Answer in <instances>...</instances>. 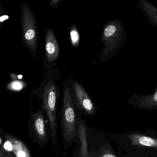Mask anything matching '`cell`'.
Instances as JSON below:
<instances>
[{"label": "cell", "mask_w": 157, "mask_h": 157, "mask_svg": "<svg viewBox=\"0 0 157 157\" xmlns=\"http://www.w3.org/2000/svg\"><path fill=\"white\" fill-rule=\"evenodd\" d=\"M77 130L79 134V137L81 140L82 146H81V155L83 157L88 156L87 145L86 126L83 119L80 116H78L77 118Z\"/></svg>", "instance_id": "8fae6325"}, {"label": "cell", "mask_w": 157, "mask_h": 157, "mask_svg": "<svg viewBox=\"0 0 157 157\" xmlns=\"http://www.w3.org/2000/svg\"><path fill=\"white\" fill-rule=\"evenodd\" d=\"M132 146L157 148V139L140 134L130 133L127 135Z\"/></svg>", "instance_id": "30bf717a"}, {"label": "cell", "mask_w": 157, "mask_h": 157, "mask_svg": "<svg viewBox=\"0 0 157 157\" xmlns=\"http://www.w3.org/2000/svg\"><path fill=\"white\" fill-rule=\"evenodd\" d=\"M70 38L71 44L73 47L74 48L78 49L80 42V35L75 25H71L70 29Z\"/></svg>", "instance_id": "7c38bea8"}, {"label": "cell", "mask_w": 157, "mask_h": 157, "mask_svg": "<svg viewBox=\"0 0 157 157\" xmlns=\"http://www.w3.org/2000/svg\"><path fill=\"white\" fill-rule=\"evenodd\" d=\"M100 42L103 44L99 61L110 60L124 47L127 40V31L121 20L112 19L102 27Z\"/></svg>", "instance_id": "7a4b0ae2"}, {"label": "cell", "mask_w": 157, "mask_h": 157, "mask_svg": "<svg viewBox=\"0 0 157 157\" xmlns=\"http://www.w3.org/2000/svg\"><path fill=\"white\" fill-rule=\"evenodd\" d=\"M13 146V151L17 157H30L27 149L21 142H16Z\"/></svg>", "instance_id": "4fadbf2b"}, {"label": "cell", "mask_w": 157, "mask_h": 157, "mask_svg": "<svg viewBox=\"0 0 157 157\" xmlns=\"http://www.w3.org/2000/svg\"><path fill=\"white\" fill-rule=\"evenodd\" d=\"M20 8L23 42L31 57L35 59L38 50L37 23L34 13L27 2L22 3Z\"/></svg>", "instance_id": "277c9868"}, {"label": "cell", "mask_w": 157, "mask_h": 157, "mask_svg": "<svg viewBox=\"0 0 157 157\" xmlns=\"http://www.w3.org/2000/svg\"><path fill=\"white\" fill-rule=\"evenodd\" d=\"M137 6L150 25L157 28V7L147 0H137Z\"/></svg>", "instance_id": "9c48e42d"}, {"label": "cell", "mask_w": 157, "mask_h": 157, "mask_svg": "<svg viewBox=\"0 0 157 157\" xmlns=\"http://www.w3.org/2000/svg\"><path fill=\"white\" fill-rule=\"evenodd\" d=\"M61 73L58 68L47 70L38 86L32 90L31 96H37L45 112L49 126L51 135L56 143L57 110L61 90Z\"/></svg>", "instance_id": "6da1fadb"}, {"label": "cell", "mask_w": 157, "mask_h": 157, "mask_svg": "<svg viewBox=\"0 0 157 157\" xmlns=\"http://www.w3.org/2000/svg\"><path fill=\"white\" fill-rule=\"evenodd\" d=\"M26 83L19 80H14L7 84L6 90L9 91H18L26 88Z\"/></svg>", "instance_id": "5bb4252c"}, {"label": "cell", "mask_w": 157, "mask_h": 157, "mask_svg": "<svg viewBox=\"0 0 157 157\" xmlns=\"http://www.w3.org/2000/svg\"><path fill=\"white\" fill-rule=\"evenodd\" d=\"M0 140H1V142H0V144H2V138H1V139H0Z\"/></svg>", "instance_id": "ffe728a7"}, {"label": "cell", "mask_w": 157, "mask_h": 157, "mask_svg": "<svg viewBox=\"0 0 157 157\" xmlns=\"http://www.w3.org/2000/svg\"><path fill=\"white\" fill-rule=\"evenodd\" d=\"M13 147H14L13 145L10 142H8V141L5 142L4 144V148L6 150H7V151H13Z\"/></svg>", "instance_id": "9a60e30c"}, {"label": "cell", "mask_w": 157, "mask_h": 157, "mask_svg": "<svg viewBox=\"0 0 157 157\" xmlns=\"http://www.w3.org/2000/svg\"><path fill=\"white\" fill-rule=\"evenodd\" d=\"M101 157H117L115 156L114 155L111 154H106L103 155Z\"/></svg>", "instance_id": "ac0fdd59"}, {"label": "cell", "mask_w": 157, "mask_h": 157, "mask_svg": "<svg viewBox=\"0 0 157 157\" xmlns=\"http://www.w3.org/2000/svg\"><path fill=\"white\" fill-rule=\"evenodd\" d=\"M45 115H46L45 112L41 108L39 109L36 112H33L30 109L29 124L36 135V136L42 143H44L47 139Z\"/></svg>", "instance_id": "ba28073f"}, {"label": "cell", "mask_w": 157, "mask_h": 157, "mask_svg": "<svg viewBox=\"0 0 157 157\" xmlns=\"http://www.w3.org/2000/svg\"><path fill=\"white\" fill-rule=\"evenodd\" d=\"M70 88L77 112L92 116L97 112L96 106L83 85L75 78L70 77L66 79Z\"/></svg>", "instance_id": "5b68a950"}, {"label": "cell", "mask_w": 157, "mask_h": 157, "mask_svg": "<svg viewBox=\"0 0 157 157\" xmlns=\"http://www.w3.org/2000/svg\"><path fill=\"white\" fill-rule=\"evenodd\" d=\"M64 136L67 143L74 137L77 130V112L67 80L63 84V101L60 112Z\"/></svg>", "instance_id": "3957f363"}, {"label": "cell", "mask_w": 157, "mask_h": 157, "mask_svg": "<svg viewBox=\"0 0 157 157\" xmlns=\"http://www.w3.org/2000/svg\"><path fill=\"white\" fill-rule=\"evenodd\" d=\"M10 77L11 78H12L13 80H16V79H19V78H21L23 76L21 75H17L14 74L12 72L10 73Z\"/></svg>", "instance_id": "2e32d148"}, {"label": "cell", "mask_w": 157, "mask_h": 157, "mask_svg": "<svg viewBox=\"0 0 157 157\" xmlns=\"http://www.w3.org/2000/svg\"><path fill=\"white\" fill-rule=\"evenodd\" d=\"M8 16L7 15L3 16L1 17V22H2L4 20H6V19H8Z\"/></svg>", "instance_id": "d6986e66"}, {"label": "cell", "mask_w": 157, "mask_h": 157, "mask_svg": "<svg viewBox=\"0 0 157 157\" xmlns=\"http://www.w3.org/2000/svg\"><path fill=\"white\" fill-rule=\"evenodd\" d=\"M60 55V48L53 30L49 28L45 32V47L41 66L47 70L55 68Z\"/></svg>", "instance_id": "8992f818"}, {"label": "cell", "mask_w": 157, "mask_h": 157, "mask_svg": "<svg viewBox=\"0 0 157 157\" xmlns=\"http://www.w3.org/2000/svg\"><path fill=\"white\" fill-rule=\"evenodd\" d=\"M62 0H50V5L52 6H56L60 3Z\"/></svg>", "instance_id": "e0dca14e"}, {"label": "cell", "mask_w": 157, "mask_h": 157, "mask_svg": "<svg viewBox=\"0 0 157 157\" xmlns=\"http://www.w3.org/2000/svg\"><path fill=\"white\" fill-rule=\"evenodd\" d=\"M127 102L140 109L157 110V85L152 94L138 95L134 93L129 98Z\"/></svg>", "instance_id": "52a82bcc"}]
</instances>
